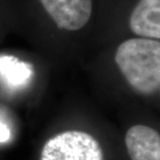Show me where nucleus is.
<instances>
[{"mask_svg":"<svg viewBox=\"0 0 160 160\" xmlns=\"http://www.w3.org/2000/svg\"><path fill=\"white\" fill-rule=\"evenodd\" d=\"M114 62L121 74L137 94L152 96L160 88L159 41L132 38L118 46Z\"/></svg>","mask_w":160,"mask_h":160,"instance_id":"nucleus-1","label":"nucleus"},{"mask_svg":"<svg viewBox=\"0 0 160 160\" xmlns=\"http://www.w3.org/2000/svg\"><path fill=\"white\" fill-rule=\"evenodd\" d=\"M40 160H104L100 143L84 131L70 130L45 143Z\"/></svg>","mask_w":160,"mask_h":160,"instance_id":"nucleus-2","label":"nucleus"},{"mask_svg":"<svg viewBox=\"0 0 160 160\" xmlns=\"http://www.w3.org/2000/svg\"><path fill=\"white\" fill-rule=\"evenodd\" d=\"M55 26L60 30L82 29L92 14V0H39Z\"/></svg>","mask_w":160,"mask_h":160,"instance_id":"nucleus-3","label":"nucleus"},{"mask_svg":"<svg viewBox=\"0 0 160 160\" xmlns=\"http://www.w3.org/2000/svg\"><path fill=\"white\" fill-rule=\"evenodd\" d=\"M125 143L131 160H160V135L146 125L129 128Z\"/></svg>","mask_w":160,"mask_h":160,"instance_id":"nucleus-4","label":"nucleus"},{"mask_svg":"<svg viewBox=\"0 0 160 160\" xmlns=\"http://www.w3.org/2000/svg\"><path fill=\"white\" fill-rule=\"evenodd\" d=\"M129 27L138 38L160 39V0H138L129 17Z\"/></svg>","mask_w":160,"mask_h":160,"instance_id":"nucleus-5","label":"nucleus"},{"mask_svg":"<svg viewBox=\"0 0 160 160\" xmlns=\"http://www.w3.org/2000/svg\"><path fill=\"white\" fill-rule=\"evenodd\" d=\"M11 137V131L8 127L0 122V142H6Z\"/></svg>","mask_w":160,"mask_h":160,"instance_id":"nucleus-6","label":"nucleus"}]
</instances>
